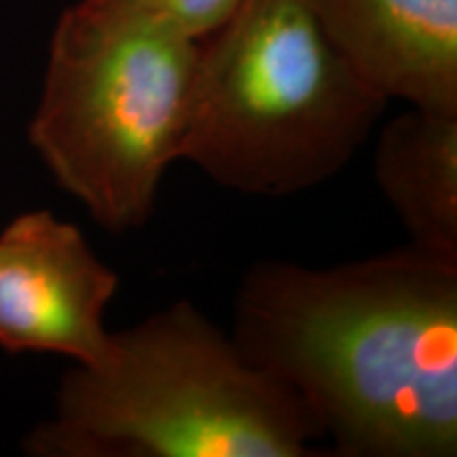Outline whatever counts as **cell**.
Instances as JSON below:
<instances>
[{
	"label": "cell",
	"mask_w": 457,
	"mask_h": 457,
	"mask_svg": "<svg viewBox=\"0 0 457 457\" xmlns=\"http://www.w3.org/2000/svg\"><path fill=\"white\" fill-rule=\"evenodd\" d=\"M245 358L343 457H455L457 261L409 244L318 270L262 261L233 305Z\"/></svg>",
	"instance_id": "obj_1"
},
{
	"label": "cell",
	"mask_w": 457,
	"mask_h": 457,
	"mask_svg": "<svg viewBox=\"0 0 457 457\" xmlns=\"http://www.w3.org/2000/svg\"><path fill=\"white\" fill-rule=\"evenodd\" d=\"M386 106L328 41L312 0H242L199 43L180 162L242 195H296L335 179Z\"/></svg>",
	"instance_id": "obj_3"
},
{
	"label": "cell",
	"mask_w": 457,
	"mask_h": 457,
	"mask_svg": "<svg viewBox=\"0 0 457 457\" xmlns=\"http://www.w3.org/2000/svg\"><path fill=\"white\" fill-rule=\"evenodd\" d=\"M353 74L386 102L457 114V0H312Z\"/></svg>",
	"instance_id": "obj_6"
},
{
	"label": "cell",
	"mask_w": 457,
	"mask_h": 457,
	"mask_svg": "<svg viewBox=\"0 0 457 457\" xmlns=\"http://www.w3.org/2000/svg\"><path fill=\"white\" fill-rule=\"evenodd\" d=\"M119 276L72 222L49 210L17 214L0 231V347L57 353L98 367L112 347L104 313Z\"/></svg>",
	"instance_id": "obj_5"
},
{
	"label": "cell",
	"mask_w": 457,
	"mask_h": 457,
	"mask_svg": "<svg viewBox=\"0 0 457 457\" xmlns=\"http://www.w3.org/2000/svg\"><path fill=\"white\" fill-rule=\"evenodd\" d=\"M199 43L87 0L57 20L28 142L108 233L145 227L180 162Z\"/></svg>",
	"instance_id": "obj_4"
},
{
	"label": "cell",
	"mask_w": 457,
	"mask_h": 457,
	"mask_svg": "<svg viewBox=\"0 0 457 457\" xmlns=\"http://www.w3.org/2000/svg\"><path fill=\"white\" fill-rule=\"evenodd\" d=\"M108 13L148 21L204 41L228 20L242 0H87Z\"/></svg>",
	"instance_id": "obj_8"
},
{
	"label": "cell",
	"mask_w": 457,
	"mask_h": 457,
	"mask_svg": "<svg viewBox=\"0 0 457 457\" xmlns=\"http://www.w3.org/2000/svg\"><path fill=\"white\" fill-rule=\"evenodd\" d=\"M373 171L409 244L457 261V114L409 106L386 121Z\"/></svg>",
	"instance_id": "obj_7"
},
{
	"label": "cell",
	"mask_w": 457,
	"mask_h": 457,
	"mask_svg": "<svg viewBox=\"0 0 457 457\" xmlns=\"http://www.w3.org/2000/svg\"><path fill=\"white\" fill-rule=\"evenodd\" d=\"M320 430L299 398L254 367L195 303L114 330L98 367L62 377L34 457H305Z\"/></svg>",
	"instance_id": "obj_2"
}]
</instances>
